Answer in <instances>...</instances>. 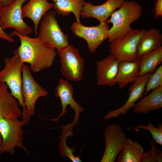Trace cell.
Returning a JSON list of instances; mask_svg holds the SVG:
<instances>
[{
  "label": "cell",
  "instance_id": "1",
  "mask_svg": "<svg viewBox=\"0 0 162 162\" xmlns=\"http://www.w3.org/2000/svg\"><path fill=\"white\" fill-rule=\"evenodd\" d=\"M10 35L19 38L20 44L16 49L18 55L23 63L29 64L33 72H39L53 64L57 55L56 49L46 47L36 37L22 35L14 31Z\"/></svg>",
  "mask_w": 162,
  "mask_h": 162
},
{
  "label": "cell",
  "instance_id": "2",
  "mask_svg": "<svg viewBox=\"0 0 162 162\" xmlns=\"http://www.w3.org/2000/svg\"><path fill=\"white\" fill-rule=\"evenodd\" d=\"M142 7L140 4L134 0H124L121 6L111 14L106 23H111L112 26L109 29L108 40L111 42L128 34L133 29L131 24L141 17Z\"/></svg>",
  "mask_w": 162,
  "mask_h": 162
},
{
  "label": "cell",
  "instance_id": "3",
  "mask_svg": "<svg viewBox=\"0 0 162 162\" xmlns=\"http://www.w3.org/2000/svg\"><path fill=\"white\" fill-rule=\"evenodd\" d=\"M11 57H6L4 60V66L0 70V82L6 84L13 96L22 106V121L28 122L31 116L27 113L22 94V68L21 61L17 49Z\"/></svg>",
  "mask_w": 162,
  "mask_h": 162
},
{
  "label": "cell",
  "instance_id": "4",
  "mask_svg": "<svg viewBox=\"0 0 162 162\" xmlns=\"http://www.w3.org/2000/svg\"><path fill=\"white\" fill-rule=\"evenodd\" d=\"M28 122L19 118L10 119L0 116V134L2 138V153L7 152L13 155L16 147L24 150L28 154L27 148L23 142V134L26 133L22 128Z\"/></svg>",
  "mask_w": 162,
  "mask_h": 162
},
{
  "label": "cell",
  "instance_id": "5",
  "mask_svg": "<svg viewBox=\"0 0 162 162\" xmlns=\"http://www.w3.org/2000/svg\"><path fill=\"white\" fill-rule=\"evenodd\" d=\"M55 10L48 11L44 15L37 38L43 44L56 49L69 44L68 35L61 30L56 18Z\"/></svg>",
  "mask_w": 162,
  "mask_h": 162
},
{
  "label": "cell",
  "instance_id": "6",
  "mask_svg": "<svg viewBox=\"0 0 162 162\" xmlns=\"http://www.w3.org/2000/svg\"><path fill=\"white\" fill-rule=\"evenodd\" d=\"M56 50L60 59V72L62 75L73 81L81 80L83 75L84 60L79 50L69 44Z\"/></svg>",
  "mask_w": 162,
  "mask_h": 162
},
{
  "label": "cell",
  "instance_id": "7",
  "mask_svg": "<svg viewBox=\"0 0 162 162\" xmlns=\"http://www.w3.org/2000/svg\"><path fill=\"white\" fill-rule=\"evenodd\" d=\"M146 30H132L110 43L109 52L119 61H135L139 60L136 48L139 40Z\"/></svg>",
  "mask_w": 162,
  "mask_h": 162
},
{
  "label": "cell",
  "instance_id": "8",
  "mask_svg": "<svg viewBox=\"0 0 162 162\" xmlns=\"http://www.w3.org/2000/svg\"><path fill=\"white\" fill-rule=\"evenodd\" d=\"M27 0H15L9 5L0 10V25L3 30L12 28L22 35L32 33L33 29L23 20L21 8Z\"/></svg>",
  "mask_w": 162,
  "mask_h": 162
},
{
  "label": "cell",
  "instance_id": "9",
  "mask_svg": "<svg viewBox=\"0 0 162 162\" xmlns=\"http://www.w3.org/2000/svg\"><path fill=\"white\" fill-rule=\"evenodd\" d=\"M22 94L28 115L33 116L38 99L49 94L48 91L40 86L35 80L29 67L24 63L22 68Z\"/></svg>",
  "mask_w": 162,
  "mask_h": 162
},
{
  "label": "cell",
  "instance_id": "10",
  "mask_svg": "<svg viewBox=\"0 0 162 162\" xmlns=\"http://www.w3.org/2000/svg\"><path fill=\"white\" fill-rule=\"evenodd\" d=\"M105 149L101 162H114L127 137L118 124L108 125L104 131Z\"/></svg>",
  "mask_w": 162,
  "mask_h": 162
},
{
  "label": "cell",
  "instance_id": "11",
  "mask_svg": "<svg viewBox=\"0 0 162 162\" xmlns=\"http://www.w3.org/2000/svg\"><path fill=\"white\" fill-rule=\"evenodd\" d=\"M71 29L77 37L86 42L89 51L94 53L98 47L108 38L109 27L107 23H100L98 26H86L81 23L74 22Z\"/></svg>",
  "mask_w": 162,
  "mask_h": 162
},
{
  "label": "cell",
  "instance_id": "12",
  "mask_svg": "<svg viewBox=\"0 0 162 162\" xmlns=\"http://www.w3.org/2000/svg\"><path fill=\"white\" fill-rule=\"evenodd\" d=\"M74 90L73 85L68 81L62 78L60 79L54 92L56 97L60 99L62 106V111L57 117L49 120L54 122L58 121L60 118L65 115L67 111V107L70 105L71 109L74 110L75 112L74 118L72 123L74 126L78 123L80 114L83 112L84 110L74 99L73 97Z\"/></svg>",
  "mask_w": 162,
  "mask_h": 162
},
{
  "label": "cell",
  "instance_id": "13",
  "mask_svg": "<svg viewBox=\"0 0 162 162\" xmlns=\"http://www.w3.org/2000/svg\"><path fill=\"white\" fill-rule=\"evenodd\" d=\"M151 74L148 73L138 77L129 87L128 98L125 104L117 109L109 111L104 118L108 120L125 115L130 109L133 107L135 103L142 97L146 84Z\"/></svg>",
  "mask_w": 162,
  "mask_h": 162
},
{
  "label": "cell",
  "instance_id": "14",
  "mask_svg": "<svg viewBox=\"0 0 162 162\" xmlns=\"http://www.w3.org/2000/svg\"><path fill=\"white\" fill-rule=\"evenodd\" d=\"M119 63V61L111 54L96 62L98 86H112L117 84L116 78Z\"/></svg>",
  "mask_w": 162,
  "mask_h": 162
},
{
  "label": "cell",
  "instance_id": "15",
  "mask_svg": "<svg viewBox=\"0 0 162 162\" xmlns=\"http://www.w3.org/2000/svg\"><path fill=\"white\" fill-rule=\"evenodd\" d=\"M124 0H107L100 5H95L85 2L80 13L83 18H95L100 23H105L112 13L119 8Z\"/></svg>",
  "mask_w": 162,
  "mask_h": 162
},
{
  "label": "cell",
  "instance_id": "16",
  "mask_svg": "<svg viewBox=\"0 0 162 162\" xmlns=\"http://www.w3.org/2000/svg\"><path fill=\"white\" fill-rule=\"evenodd\" d=\"M20 105L6 84L0 82V116L10 119L21 118L22 110Z\"/></svg>",
  "mask_w": 162,
  "mask_h": 162
},
{
  "label": "cell",
  "instance_id": "17",
  "mask_svg": "<svg viewBox=\"0 0 162 162\" xmlns=\"http://www.w3.org/2000/svg\"><path fill=\"white\" fill-rule=\"evenodd\" d=\"M53 7V4L49 3L47 0H30L27 4L22 7V18H29L34 23L35 37L38 34V26L41 19Z\"/></svg>",
  "mask_w": 162,
  "mask_h": 162
},
{
  "label": "cell",
  "instance_id": "18",
  "mask_svg": "<svg viewBox=\"0 0 162 162\" xmlns=\"http://www.w3.org/2000/svg\"><path fill=\"white\" fill-rule=\"evenodd\" d=\"M162 34L158 29L151 28L146 30L140 39L137 46L136 55H142L162 46Z\"/></svg>",
  "mask_w": 162,
  "mask_h": 162
},
{
  "label": "cell",
  "instance_id": "19",
  "mask_svg": "<svg viewBox=\"0 0 162 162\" xmlns=\"http://www.w3.org/2000/svg\"><path fill=\"white\" fill-rule=\"evenodd\" d=\"M139 60L119 61L116 82L119 88L122 89L128 83L133 82L139 77Z\"/></svg>",
  "mask_w": 162,
  "mask_h": 162
},
{
  "label": "cell",
  "instance_id": "20",
  "mask_svg": "<svg viewBox=\"0 0 162 162\" xmlns=\"http://www.w3.org/2000/svg\"><path fill=\"white\" fill-rule=\"evenodd\" d=\"M162 107V86L152 91L147 95L142 98L134 106L135 114H146Z\"/></svg>",
  "mask_w": 162,
  "mask_h": 162
},
{
  "label": "cell",
  "instance_id": "21",
  "mask_svg": "<svg viewBox=\"0 0 162 162\" xmlns=\"http://www.w3.org/2000/svg\"><path fill=\"white\" fill-rule=\"evenodd\" d=\"M162 62V46L139 58V76L152 74Z\"/></svg>",
  "mask_w": 162,
  "mask_h": 162
},
{
  "label": "cell",
  "instance_id": "22",
  "mask_svg": "<svg viewBox=\"0 0 162 162\" xmlns=\"http://www.w3.org/2000/svg\"><path fill=\"white\" fill-rule=\"evenodd\" d=\"M54 2L53 8L57 14L63 16H69L73 13L76 18V22H80V13L84 4V0H52Z\"/></svg>",
  "mask_w": 162,
  "mask_h": 162
},
{
  "label": "cell",
  "instance_id": "23",
  "mask_svg": "<svg viewBox=\"0 0 162 162\" xmlns=\"http://www.w3.org/2000/svg\"><path fill=\"white\" fill-rule=\"evenodd\" d=\"M144 152L143 147L138 142L128 138L119 154L117 162H140Z\"/></svg>",
  "mask_w": 162,
  "mask_h": 162
},
{
  "label": "cell",
  "instance_id": "24",
  "mask_svg": "<svg viewBox=\"0 0 162 162\" xmlns=\"http://www.w3.org/2000/svg\"><path fill=\"white\" fill-rule=\"evenodd\" d=\"M74 125L72 123L65 126H62L60 128L63 129L61 135L59 136L60 142L59 143V151L62 157H67L73 162H82L79 156L75 157L73 154L75 150V147L71 148L68 146L66 143L67 137L73 135L72 128Z\"/></svg>",
  "mask_w": 162,
  "mask_h": 162
},
{
  "label": "cell",
  "instance_id": "25",
  "mask_svg": "<svg viewBox=\"0 0 162 162\" xmlns=\"http://www.w3.org/2000/svg\"><path fill=\"white\" fill-rule=\"evenodd\" d=\"M137 130L142 129L148 130L152 135V137L158 144L162 146V123H158L157 127H155L150 121L148 122L147 125L138 124L131 128Z\"/></svg>",
  "mask_w": 162,
  "mask_h": 162
},
{
  "label": "cell",
  "instance_id": "26",
  "mask_svg": "<svg viewBox=\"0 0 162 162\" xmlns=\"http://www.w3.org/2000/svg\"><path fill=\"white\" fill-rule=\"evenodd\" d=\"M162 86V65L159 66L151 75L145 87V96L151 90Z\"/></svg>",
  "mask_w": 162,
  "mask_h": 162
},
{
  "label": "cell",
  "instance_id": "27",
  "mask_svg": "<svg viewBox=\"0 0 162 162\" xmlns=\"http://www.w3.org/2000/svg\"><path fill=\"white\" fill-rule=\"evenodd\" d=\"M149 141L152 148L143 153L140 162H161L162 152L155 146L153 141L145 136Z\"/></svg>",
  "mask_w": 162,
  "mask_h": 162
},
{
  "label": "cell",
  "instance_id": "28",
  "mask_svg": "<svg viewBox=\"0 0 162 162\" xmlns=\"http://www.w3.org/2000/svg\"><path fill=\"white\" fill-rule=\"evenodd\" d=\"M154 12L156 18L162 16V0H155Z\"/></svg>",
  "mask_w": 162,
  "mask_h": 162
},
{
  "label": "cell",
  "instance_id": "29",
  "mask_svg": "<svg viewBox=\"0 0 162 162\" xmlns=\"http://www.w3.org/2000/svg\"><path fill=\"white\" fill-rule=\"evenodd\" d=\"M0 39L4 40L9 42H14L13 38L10 35L6 33L0 25Z\"/></svg>",
  "mask_w": 162,
  "mask_h": 162
},
{
  "label": "cell",
  "instance_id": "30",
  "mask_svg": "<svg viewBox=\"0 0 162 162\" xmlns=\"http://www.w3.org/2000/svg\"><path fill=\"white\" fill-rule=\"evenodd\" d=\"M15 0H0V10L12 3Z\"/></svg>",
  "mask_w": 162,
  "mask_h": 162
},
{
  "label": "cell",
  "instance_id": "31",
  "mask_svg": "<svg viewBox=\"0 0 162 162\" xmlns=\"http://www.w3.org/2000/svg\"><path fill=\"white\" fill-rule=\"evenodd\" d=\"M2 138L1 134H0V159L1 158V154H2Z\"/></svg>",
  "mask_w": 162,
  "mask_h": 162
}]
</instances>
